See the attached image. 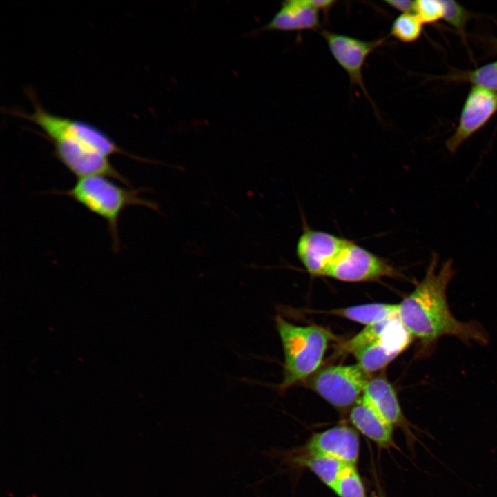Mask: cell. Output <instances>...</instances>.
Listing matches in <instances>:
<instances>
[{"mask_svg":"<svg viewBox=\"0 0 497 497\" xmlns=\"http://www.w3.org/2000/svg\"><path fill=\"white\" fill-rule=\"evenodd\" d=\"M411 337L399 319L393 320L380 340L353 352L357 364L368 373L383 368L409 345Z\"/></svg>","mask_w":497,"mask_h":497,"instance_id":"obj_10","label":"cell"},{"mask_svg":"<svg viewBox=\"0 0 497 497\" xmlns=\"http://www.w3.org/2000/svg\"><path fill=\"white\" fill-rule=\"evenodd\" d=\"M385 3L402 13L412 12L413 10L414 1L410 0H390Z\"/></svg>","mask_w":497,"mask_h":497,"instance_id":"obj_23","label":"cell"},{"mask_svg":"<svg viewBox=\"0 0 497 497\" xmlns=\"http://www.w3.org/2000/svg\"><path fill=\"white\" fill-rule=\"evenodd\" d=\"M275 322L284 355L283 380L280 385L284 391L318 369L330 334L321 327L295 325L280 316Z\"/></svg>","mask_w":497,"mask_h":497,"instance_id":"obj_3","label":"cell"},{"mask_svg":"<svg viewBox=\"0 0 497 497\" xmlns=\"http://www.w3.org/2000/svg\"><path fill=\"white\" fill-rule=\"evenodd\" d=\"M322 35L332 56L347 72L351 84L360 87L369 99L363 81L362 68L368 56L384 43V39L364 41L328 30H323Z\"/></svg>","mask_w":497,"mask_h":497,"instance_id":"obj_8","label":"cell"},{"mask_svg":"<svg viewBox=\"0 0 497 497\" xmlns=\"http://www.w3.org/2000/svg\"><path fill=\"white\" fill-rule=\"evenodd\" d=\"M382 497V496H381Z\"/></svg>","mask_w":497,"mask_h":497,"instance_id":"obj_25","label":"cell"},{"mask_svg":"<svg viewBox=\"0 0 497 497\" xmlns=\"http://www.w3.org/2000/svg\"><path fill=\"white\" fill-rule=\"evenodd\" d=\"M319 10L309 0H289L264 26L263 30L301 31L320 27Z\"/></svg>","mask_w":497,"mask_h":497,"instance_id":"obj_12","label":"cell"},{"mask_svg":"<svg viewBox=\"0 0 497 497\" xmlns=\"http://www.w3.org/2000/svg\"><path fill=\"white\" fill-rule=\"evenodd\" d=\"M397 275V269L385 259L351 241L327 277L347 282H360Z\"/></svg>","mask_w":497,"mask_h":497,"instance_id":"obj_7","label":"cell"},{"mask_svg":"<svg viewBox=\"0 0 497 497\" xmlns=\"http://www.w3.org/2000/svg\"><path fill=\"white\" fill-rule=\"evenodd\" d=\"M360 451L358 433L351 427L338 425L315 433L305 446V453L329 456L355 465Z\"/></svg>","mask_w":497,"mask_h":497,"instance_id":"obj_11","label":"cell"},{"mask_svg":"<svg viewBox=\"0 0 497 497\" xmlns=\"http://www.w3.org/2000/svg\"><path fill=\"white\" fill-rule=\"evenodd\" d=\"M422 31V23L412 12L402 13L393 21L390 34L404 43L416 41Z\"/></svg>","mask_w":497,"mask_h":497,"instance_id":"obj_17","label":"cell"},{"mask_svg":"<svg viewBox=\"0 0 497 497\" xmlns=\"http://www.w3.org/2000/svg\"><path fill=\"white\" fill-rule=\"evenodd\" d=\"M28 95L34 106V111L26 113L15 110L14 115L40 127L44 133L43 137L49 142L64 140L108 157L119 154L143 160L123 150L110 135L97 126L84 120L50 113L42 107L32 90H29Z\"/></svg>","mask_w":497,"mask_h":497,"instance_id":"obj_4","label":"cell"},{"mask_svg":"<svg viewBox=\"0 0 497 497\" xmlns=\"http://www.w3.org/2000/svg\"><path fill=\"white\" fill-rule=\"evenodd\" d=\"M112 178L104 175H90L77 178L72 186L65 191H55L72 198L107 224L112 240V248L120 249L118 223L122 212L128 206H143L159 211L158 206L139 195L143 188L122 187Z\"/></svg>","mask_w":497,"mask_h":497,"instance_id":"obj_2","label":"cell"},{"mask_svg":"<svg viewBox=\"0 0 497 497\" xmlns=\"http://www.w3.org/2000/svg\"><path fill=\"white\" fill-rule=\"evenodd\" d=\"M369 375L358 364L331 366L313 378L311 387L331 405L344 408L358 400L370 380Z\"/></svg>","mask_w":497,"mask_h":497,"instance_id":"obj_5","label":"cell"},{"mask_svg":"<svg viewBox=\"0 0 497 497\" xmlns=\"http://www.w3.org/2000/svg\"><path fill=\"white\" fill-rule=\"evenodd\" d=\"M497 110V96L483 88L474 86L463 106L459 124L453 135L447 141L452 153L474 133L480 129Z\"/></svg>","mask_w":497,"mask_h":497,"instance_id":"obj_9","label":"cell"},{"mask_svg":"<svg viewBox=\"0 0 497 497\" xmlns=\"http://www.w3.org/2000/svg\"><path fill=\"white\" fill-rule=\"evenodd\" d=\"M394 319L366 326L357 335L345 342L342 345V349L346 352L353 353L361 347L377 342L384 336Z\"/></svg>","mask_w":497,"mask_h":497,"instance_id":"obj_18","label":"cell"},{"mask_svg":"<svg viewBox=\"0 0 497 497\" xmlns=\"http://www.w3.org/2000/svg\"><path fill=\"white\" fill-rule=\"evenodd\" d=\"M469 79L474 84V86L491 92L497 91V61L489 63L472 71Z\"/></svg>","mask_w":497,"mask_h":497,"instance_id":"obj_21","label":"cell"},{"mask_svg":"<svg viewBox=\"0 0 497 497\" xmlns=\"http://www.w3.org/2000/svg\"><path fill=\"white\" fill-rule=\"evenodd\" d=\"M398 304L373 303L337 309L332 313L366 326L398 318Z\"/></svg>","mask_w":497,"mask_h":497,"instance_id":"obj_15","label":"cell"},{"mask_svg":"<svg viewBox=\"0 0 497 497\" xmlns=\"http://www.w3.org/2000/svg\"><path fill=\"white\" fill-rule=\"evenodd\" d=\"M296 462L312 471L327 486L333 489L348 465L332 457L304 454L295 458Z\"/></svg>","mask_w":497,"mask_h":497,"instance_id":"obj_16","label":"cell"},{"mask_svg":"<svg viewBox=\"0 0 497 497\" xmlns=\"http://www.w3.org/2000/svg\"><path fill=\"white\" fill-rule=\"evenodd\" d=\"M438 262V255L433 253L423 279L398 304L399 320L426 349L446 335L486 344L488 336L482 327L476 322L457 320L449 307L446 292L455 273L453 260H447L436 271Z\"/></svg>","mask_w":497,"mask_h":497,"instance_id":"obj_1","label":"cell"},{"mask_svg":"<svg viewBox=\"0 0 497 497\" xmlns=\"http://www.w3.org/2000/svg\"><path fill=\"white\" fill-rule=\"evenodd\" d=\"M310 1L319 11L323 10L324 12L329 11L335 3L332 0H310Z\"/></svg>","mask_w":497,"mask_h":497,"instance_id":"obj_24","label":"cell"},{"mask_svg":"<svg viewBox=\"0 0 497 497\" xmlns=\"http://www.w3.org/2000/svg\"><path fill=\"white\" fill-rule=\"evenodd\" d=\"M362 393L364 400L393 426L404 423V417L396 392L386 379H370Z\"/></svg>","mask_w":497,"mask_h":497,"instance_id":"obj_14","label":"cell"},{"mask_svg":"<svg viewBox=\"0 0 497 497\" xmlns=\"http://www.w3.org/2000/svg\"><path fill=\"white\" fill-rule=\"evenodd\" d=\"M444 6L443 19L459 30H462L468 19L469 14L455 1L441 0Z\"/></svg>","mask_w":497,"mask_h":497,"instance_id":"obj_22","label":"cell"},{"mask_svg":"<svg viewBox=\"0 0 497 497\" xmlns=\"http://www.w3.org/2000/svg\"><path fill=\"white\" fill-rule=\"evenodd\" d=\"M333 490L340 497H367L355 465L346 467Z\"/></svg>","mask_w":497,"mask_h":497,"instance_id":"obj_19","label":"cell"},{"mask_svg":"<svg viewBox=\"0 0 497 497\" xmlns=\"http://www.w3.org/2000/svg\"><path fill=\"white\" fill-rule=\"evenodd\" d=\"M350 420L364 436L378 446L388 448L393 445V425L376 411L362 397L352 408Z\"/></svg>","mask_w":497,"mask_h":497,"instance_id":"obj_13","label":"cell"},{"mask_svg":"<svg viewBox=\"0 0 497 497\" xmlns=\"http://www.w3.org/2000/svg\"><path fill=\"white\" fill-rule=\"evenodd\" d=\"M413 13L422 24L432 23L444 17L445 9L441 0H418Z\"/></svg>","mask_w":497,"mask_h":497,"instance_id":"obj_20","label":"cell"},{"mask_svg":"<svg viewBox=\"0 0 497 497\" xmlns=\"http://www.w3.org/2000/svg\"><path fill=\"white\" fill-rule=\"evenodd\" d=\"M351 240L335 235L305 229L296 245V254L305 269L314 276H327Z\"/></svg>","mask_w":497,"mask_h":497,"instance_id":"obj_6","label":"cell"}]
</instances>
